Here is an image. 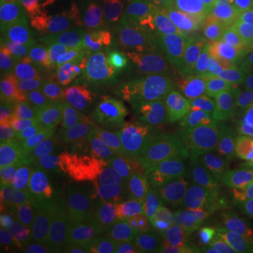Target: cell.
Returning <instances> with one entry per match:
<instances>
[{
  "label": "cell",
  "mask_w": 253,
  "mask_h": 253,
  "mask_svg": "<svg viewBox=\"0 0 253 253\" xmlns=\"http://www.w3.org/2000/svg\"><path fill=\"white\" fill-rule=\"evenodd\" d=\"M246 31H249L251 34H253V14L252 17H251V21H249V26L246 28Z\"/></svg>",
  "instance_id": "8d00e7d4"
},
{
  "label": "cell",
  "mask_w": 253,
  "mask_h": 253,
  "mask_svg": "<svg viewBox=\"0 0 253 253\" xmlns=\"http://www.w3.org/2000/svg\"><path fill=\"white\" fill-rule=\"evenodd\" d=\"M26 231L44 238L75 236L72 217L55 201L31 204L28 207Z\"/></svg>",
  "instance_id": "ac0fdd59"
},
{
  "label": "cell",
  "mask_w": 253,
  "mask_h": 253,
  "mask_svg": "<svg viewBox=\"0 0 253 253\" xmlns=\"http://www.w3.org/2000/svg\"><path fill=\"white\" fill-rule=\"evenodd\" d=\"M55 113L71 129L96 138L106 135L100 120L97 96L94 93H86L71 86L63 91Z\"/></svg>",
  "instance_id": "8fae6325"
},
{
  "label": "cell",
  "mask_w": 253,
  "mask_h": 253,
  "mask_svg": "<svg viewBox=\"0 0 253 253\" xmlns=\"http://www.w3.org/2000/svg\"><path fill=\"white\" fill-rule=\"evenodd\" d=\"M168 96L181 104L199 103L208 93L200 73L197 59L170 65L166 76Z\"/></svg>",
  "instance_id": "d6986e66"
},
{
  "label": "cell",
  "mask_w": 253,
  "mask_h": 253,
  "mask_svg": "<svg viewBox=\"0 0 253 253\" xmlns=\"http://www.w3.org/2000/svg\"><path fill=\"white\" fill-rule=\"evenodd\" d=\"M17 245L23 253H56L78 246V239L72 238H44L26 231L18 239Z\"/></svg>",
  "instance_id": "f546056e"
},
{
  "label": "cell",
  "mask_w": 253,
  "mask_h": 253,
  "mask_svg": "<svg viewBox=\"0 0 253 253\" xmlns=\"http://www.w3.org/2000/svg\"><path fill=\"white\" fill-rule=\"evenodd\" d=\"M123 206L126 208L123 253H144L174 236L159 219L146 214L131 200H123Z\"/></svg>",
  "instance_id": "7c38bea8"
},
{
  "label": "cell",
  "mask_w": 253,
  "mask_h": 253,
  "mask_svg": "<svg viewBox=\"0 0 253 253\" xmlns=\"http://www.w3.org/2000/svg\"><path fill=\"white\" fill-rule=\"evenodd\" d=\"M170 63L159 56H149L113 68L94 69L84 73L82 82L96 91L104 86H118L124 90L144 96H168L166 76Z\"/></svg>",
  "instance_id": "277c9868"
},
{
  "label": "cell",
  "mask_w": 253,
  "mask_h": 253,
  "mask_svg": "<svg viewBox=\"0 0 253 253\" xmlns=\"http://www.w3.org/2000/svg\"><path fill=\"white\" fill-rule=\"evenodd\" d=\"M4 75L41 89L65 91L72 84L63 72L54 38L1 54Z\"/></svg>",
  "instance_id": "3957f363"
},
{
  "label": "cell",
  "mask_w": 253,
  "mask_h": 253,
  "mask_svg": "<svg viewBox=\"0 0 253 253\" xmlns=\"http://www.w3.org/2000/svg\"><path fill=\"white\" fill-rule=\"evenodd\" d=\"M75 236L89 253H113L126 236L123 201H101L79 215H73Z\"/></svg>",
  "instance_id": "52a82bcc"
},
{
  "label": "cell",
  "mask_w": 253,
  "mask_h": 253,
  "mask_svg": "<svg viewBox=\"0 0 253 253\" xmlns=\"http://www.w3.org/2000/svg\"><path fill=\"white\" fill-rule=\"evenodd\" d=\"M27 204L1 197L0 210V246L17 244L27 229Z\"/></svg>",
  "instance_id": "d4e9b609"
},
{
  "label": "cell",
  "mask_w": 253,
  "mask_h": 253,
  "mask_svg": "<svg viewBox=\"0 0 253 253\" xmlns=\"http://www.w3.org/2000/svg\"><path fill=\"white\" fill-rule=\"evenodd\" d=\"M128 200L161 222L172 221L186 204V189L169 170H145L129 177Z\"/></svg>",
  "instance_id": "5b68a950"
},
{
  "label": "cell",
  "mask_w": 253,
  "mask_h": 253,
  "mask_svg": "<svg viewBox=\"0 0 253 253\" xmlns=\"http://www.w3.org/2000/svg\"><path fill=\"white\" fill-rule=\"evenodd\" d=\"M33 126L18 110L13 109L4 101L0 103V138L1 149L7 152L13 148L26 145L30 126Z\"/></svg>",
  "instance_id": "cb8c5ba5"
},
{
  "label": "cell",
  "mask_w": 253,
  "mask_h": 253,
  "mask_svg": "<svg viewBox=\"0 0 253 253\" xmlns=\"http://www.w3.org/2000/svg\"><path fill=\"white\" fill-rule=\"evenodd\" d=\"M245 253H253V245H251V246L248 248V251H246Z\"/></svg>",
  "instance_id": "74e56055"
},
{
  "label": "cell",
  "mask_w": 253,
  "mask_h": 253,
  "mask_svg": "<svg viewBox=\"0 0 253 253\" xmlns=\"http://www.w3.org/2000/svg\"><path fill=\"white\" fill-rule=\"evenodd\" d=\"M217 117L221 128L235 141H241L253 131V116L251 110L236 101L215 103Z\"/></svg>",
  "instance_id": "484cf974"
},
{
  "label": "cell",
  "mask_w": 253,
  "mask_h": 253,
  "mask_svg": "<svg viewBox=\"0 0 253 253\" xmlns=\"http://www.w3.org/2000/svg\"><path fill=\"white\" fill-rule=\"evenodd\" d=\"M134 27L141 36L144 37L148 46H151L155 52H165L166 48H169L168 44H165V41H163L161 27H159V20L152 9L144 7V11L138 20L136 26Z\"/></svg>",
  "instance_id": "4dcf8cb0"
},
{
  "label": "cell",
  "mask_w": 253,
  "mask_h": 253,
  "mask_svg": "<svg viewBox=\"0 0 253 253\" xmlns=\"http://www.w3.org/2000/svg\"><path fill=\"white\" fill-rule=\"evenodd\" d=\"M49 23L41 0H31L27 3H10L7 0H1V54L52 38Z\"/></svg>",
  "instance_id": "ba28073f"
},
{
  "label": "cell",
  "mask_w": 253,
  "mask_h": 253,
  "mask_svg": "<svg viewBox=\"0 0 253 253\" xmlns=\"http://www.w3.org/2000/svg\"><path fill=\"white\" fill-rule=\"evenodd\" d=\"M174 103V101H173ZM173 104L154 117L114 134V158L126 170L134 172L162 146L172 132Z\"/></svg>",
  "instance_id": "8992f818"
},
{
  "label": "cell",
  "mask_w": 253,
  "mask_h": 253,
  "mask_svg": "<svg viewBox=\"0 0 253 253\" xmlns=\"http://www.w3.org/2000/svg\"><path fill=\"white\" fill-rule=\"evenodd\" d=\"M1 91H7L17 100L24 117L33 124L55 113L63 94V91L41 89L4 73L1 76Z\"/></svg>",
  "instance_id": "2e32d148"
},
{
  "label": "cell",
  "mask_w": 253,
  "mask_h": 253,
  "mask_svg": "<svg viewBox=\"0 0 253 253\" xmlns=\"http://www.w3.org/2000/svg\"><path fill=\"white\" fill-rule=\"evenodd\" d=\"M236 189L245 199L253 203V166H249L241 172L236 180Z\"/></svg>",
  "instance_id": "836d02e7"
},
{
  "label": "cell",
  "mask_w": 253,
  "mask_h": 253,
  "mask_svg": "<svg viewBox=\"0 0 253 253\" xmlns=\"http://www.w3.org/2000/svg\"><path fill=\"white\" fill-rule=\"evenodd\" d=\"M36 162L37 158L27 145L13 148L3 155L0 165L1 197L27 206L54 201L51 187L37 176Z\"/></svg>",
  "instance_id": "9c48e42d"
},
{
  "label": "cell",
  "mask_w": 253,
  "mask_h": 253,
  "mask_svg": "<svg viewBox=\"0 0 253 253\" xmlns=\"http://www.w3.org/2000/svg\"><path fill=\"white\" fill-rule=\"evenodd\" d=\"M81 177L91 193L101 201L128 200L129 177H126V170L117 162H89Z\"/></svg>",
  "instance_id": "e0dca14e"
},
{
  "label": "cell",
  "mask_w": 253,
  "mask_h": 253,
  "mask_svg": "<svg viewBox=\"0 0 253 253\" xmlns=\"http://www.w3.org/2000/svg\"><path fill=\"white\" fill-rule=\"evenodd\" d=\"M49 17L51 24L61 31V34L83 24L81 0H41Z\"/></svg>",
  "instance_id": "83f0119b"
},
{
  "label": "cell",
  "mask_w": 253,
  "mask_h": 253,
  "mask_svg": "<svg viewBox=\"0 0 253 253\" xmlns=\"http://www.w3.org/2000/svg\"><path fill=\"white\" fill-rule=\"evenodd\" d=\"M94 94L97 96L100 120L106 135L109 132H113V121L118 110L138 97L118 86H104L94 91Z\"/></svg>",
  "instance_id": "4316f807"
},
{
  "label": "cell",
  "mask_w": 253,
  "mask_h": 253,
  "mask_svg": "<svg viewBox=\"0 0 253 253\" xmlns=\"http://www.w3.org/2000/svg\"><path fill=\"white\" fill-rule=\"evenodd\" d=\"M83 158H61V159H37L36 173L38 179L48 187L56 183L81 177L87 163Z\"/></svg>",
  "instance_id": "603a6c76"
},
{
  "label": "cell",
  "mask_w": 253,
  "mask_h": 253,
  "mask_svg": "<svg viewBox=\"0 0 253 253\" xmlns=\"http://www.w3.org/2000/svg\"><path fill=\"white\" fill-rule=\"evenodd\" d=\"M56 253H89L86 249H83L81 245L78 246H73V248H69V249H65V251H61V252Z\"/></svg>",
  "instance_id": "d590c367"
},
{
  "label": "cell",
  "mask_w": 253,
  "mask_h": 253,
  "mask_svg": "<svg viewBox=\"0 0 253 253\" xmlns=\"http://www.w3.org/2000/svg\"><path fill=\"white\" fill-rule=\"evenodd\" d=\"M45 121H38L30 126L26 145L37 159L83 158L81 145L65 128Z\"/></svg>",
  "instance_id": "5bb4252c"
},
{
  "label": "cell",
  "mask_w": 253,
  "mask_h": 253,
  "mask_svg": "<svg viewBox=\"0 0 253 253\" xmlns=\"http://www.w3.org/2000/svg\"><path fill=\"white\" fill-rule=\"evenodd\" d=\"M246 14V0H208V36L219 45L234 44L244 30Z\"/></svg>",
  "instance_id": "9a60e30c"
},
{
  "label": "cell",
  "mask_w": 253,
  "mask_h": 253,
  "mask_svg": "<svg viewBox=\"0 0 253 253\" xmlns=\"http://www.w3.org/2000/svg\"><path fill=\"white\" fill-rule=\"evenodd\" d=\"M148 46L144 37L135 27H126L113 31H100L97 48L93 59L96 69L113 68L138 59Z\"/></svg>",
  "instance_id": "4fadbf2b"
},
{
  "label": "cell",
  "mask_w": 253,
  "mask_h": 253,
  "mask_svg": "<svg viewBox=\"0 0 253 253\" xmlns=\"http://www.w3.org/2000/svg\"><path fill=\"white\" fill-rule=\"evenodd\" d=\"M207 23L201 11L189 4H181L173 13L168 46L177 58L194 61L208 52Z\"/></svg>",
  "instance_id": "30bf717a"
},
{
  "label": "cell",
  "mask_w": 253,
  "mask_h": 253,
  "mask_svg": "<svg viewBox=\"0 0 253 253\" xmlns=\"http://www.w3.org/2000/svg\"><path fill=\"white\" fill-rule=\"evenodd\" d=\"M99 37L100 31L83 23L79 27L63 33L61 40L62 51L76 62L81 63L82 68H91Z\"/></svg>",
  "instance_id": "7402d4cb"
},
{
  "label": "cell",
  "mask_w": 253,
  "mask_h": 253,
  "mask_svg": "<svg viewBox=\"0 0 253 253\" xmlns=\"http://www.w3.org/2000/svg\"><path fill=\"white\" fill-rule=\"evenodd\" d=\"M0 253H23L20 246L17 244H11V245H3L0 246Z\"/></svg>",
  "instance_id": "e575fe53"
},
{
  "label": "cell",
  "mask_w": 253,
  "mask_h": 253,
  "mask_svg": "<svg viewBox=\"0 0 253 253\" xmlns=\"http://www.w3.org/2000/svg\"><path fill=\"white\" fill-rule=\"evenodd\" d=\"M253 232V217L242 201L208 194L181 229V238L199 253H245Z\"/></svg>",
  "instance_id": "7a4b0ae2"
},
{
  "label": "cell",
  "mask_w": 253,
  "mask_h": 253,
  "mask_svg": "<svg viewBox=\"0 0 253 253\" xmlns=\"http://www.w3.org/2000/svg\"><path fill=\"white\" fill-rule=\"evenodd\" d=\"M235 66L239 84L253 97V34L245 31L235 48Z\"/></svg>",
  "instance_id": "f1b7e54d"
},
{
  "label": "cell",
  "mask_w": 253,
  "mask_h": 253,
  "mask_svg": "<svg viewBox=\"0 0 253 253\" xmlns=\"http://www.w3.org/2000/svg\"><path fill=\"white\" fill-rule=\"evenodd\" d=\"M51 191L55 203L71 217L86 212L101 203V200L97 199L84 184L82 177L56 183L51 187Z\"/></svg>",
  "instance_id": "ffe728a7"
},
{
  "label": "cell",
  "mask_w": 253,
  "mask_h": 253,
  "mask_svg": "<svg viewBox=\"0 0 253 253\" xmlns=\"http://www.w3.org/2000/svg\"><path fill=\"white\" fill-rule=\"evenodd\" d=\"M236 142L219 126L215 106L173 103L172 132L165 146L174 165L191 170L221 168Z\"/></svg>",
  "instance_id": "6da1fadb"
},
{
  "label": "cell",
  "mask_w": 253,
  "mask_h": 253,
  "mask_svg": "<svg viewBox=\"0 0 253 253\" xmlns=\"http://www.w3.org/2000/svg\"><path fill=\"white\" fill-rule=\"evenodd\" d=\"M197 65L208 93H218L222 89L224 82V72L221 65L208 59H197Z\"/></svg>",
  "instance_id": "1f68e13d"
},
{
  "label": "cell",
  "mask_w": 253,
  "mask_h": 253,
  "mask_svg": "<svg viewBox=\"0 0 253 253\" xmlns=\"http://www.w3.org/2000/svg\"><path fill=\"white\" fill-rule=\"evenodd\" d=\"M170 97L165 96H144L136 97L134 101L128 103L126 106L118 110L114 121H113V134L123 131L128 126L138 124L148 118L159 114L165 109L170 107L173 104Z\"/></svg>",
  "instance_id": "44dd1931"
},
{
  "label": "cell",
  "mask_w": 253,
  "mask_h": 253,
  "mask_svg": "<svg viewBox=\"0 0 253 253\" xmlns=\"http://www.w3.org/2000/svg\"><path fill=\"white\" fill-rule=\"evenodd\" d=\"M251 111H252V113H253V106H252V107H251Z\"/></svg>",
  "instance_id": "ab89813d"
},
{
  "label": "cell",
  "mask_w": 253,
  "mask_h": 253,
  "mask_svg": "<svg viewBox=\"0 0 253 253\" xmlns=\"http://www.w3.org/2000/svg\"><path fill=\"white\" fill-rule=\"evenodd\" d=\"M187 253H199V252H196L191 246H189V251H187Z\"/></svg>",
  "instance_id": "f35d334b"
},
{
  "label": "cell",
  "mask_w": 253,
  "mask_h": 253,
  "mask_svg": "<svg viewBox=\"0 0 253 253\" xmlns=\"http://www.w3.org/2000/svg\"><path fill=\"white\" fill-rule=\"evenodd\" d=\"M187 251H189V245L174 235L172 239L158 245L144 253H187Z\"/></svg>",
  "instance_id": "d6a6232c"
}]
</instances>
